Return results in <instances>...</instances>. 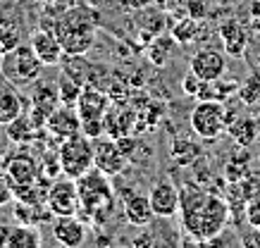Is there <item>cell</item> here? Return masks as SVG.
Instances as JSON below:
<instances>
[{"instance_id": "6da1fadb", "label": "cell", "mask_w": 260, "mask_h": 248, "mask_svg": "<svg viewBox=\"0 0 260 248\" xmlns=\"http://www.w3.org/2000/svg\"><path fill=\"white\" fill-rule=\"evenodd\" d=\"M179 212L184 229L198 243L208 241L224 232L229 222V203L210 191H203L193 184H186L179 191Z\"/></svg>"}, {"instance_id": "7a4b0ae2", "label": "cell", "mask_w": 260, "mask_h": 248, "mask_svg": "<svg viewBox=\"0 0 260 248\" xmlns=\"http://www.w3.org/2000/svg\"><path fill=\"white\" fill-rule=\"evenodd\" d=\"M53 31L62 43L64 55H84L95 39L93 15L86 8H70L67 12L53 19Z\"/></svg>"}, {"instance_id": "3957f363", "label": "cell", "mask_w": 260, "mask_h": 248, "mask_svg": "<svg viewBox=\"0 0 260 248\" xmlns=\"http://www.w3.org/2000/svg\"><path fill=\"white\" fill-rule=\"evenodd\" d=\"M77 189H79L81 198V210L86 212L91 220H103L105 212H110L115 205V193L112 186L108 184V179L101 169H88L84 176L77 179Z\"/></svg>"}, {"instance_id": "277c9868", "label": "cell", "mask_w": 260, "mask_h": 248, "mask_svg": "<svg viewBox=\"0 0 260 248\" xmlns=\"http://www.w3.org/2000/svg\"><path fill=\"white\" fill-rule=\"evenodd\" d=\"M43 69L46 64L34 53L31 43H17L0 57V74L17 86H31L39 77H43Z\"/></svg>"}, {"instance_id": "5b68a950", "label": "cell", "mask_w": 260, "mask_h": 248, "mask_svg": "<svg viewBox=\"0 0 260 248\" xmlns=\"http://www.w3.org/2000/svg\"><path fill=\"white\" fill-rule=\"evenodd\" d=\"M110 110V98L98 86L86 84L77 100V112L81 117V134L88 138H98L105 134V112Z\"/></svg>"}, {"instance_id": "8992f818", "label": "cell", "mask_w": 260, "mask_h": 248, "mask_svg": "<svg viewBox=\"0 0 260 248\" xmlns=\"http://www.w3.org/2000/svg\"><path fill=\"white\" fill-rule=\"evenodd\" d=\"M57 158H60L62 176L79 179L93 167V138L84 134L64 138L62 144H57Z\"/></svg>"}, {"instance_id": "52a82bcc", "label": "cell", "mask_w": 260, "mask_h": 248, "mask_svg": "<svg viewBox=\"0 0 260 248\" xmlns=\"http://www.w3.org/2000/svg\"><path fill=\"white\" fill-rule=\"evenodd\" d=\"M191 129L198 138H205V141L222 136V131L227 129L222 100H198V105L191 112Z\"/></svg>"}, {"instance_id": "ba28073f", "label": "cell", "mask_w": 260, "mask_h": 248, "mask_svg": "<svg viewBox=\"0 0 260 248\" xmlns=\"http://www.w3.org/2000/svg\"><path fill=\"white\" fill-rule=\"evenodd\" d=\"M46 208L50 215H79L81 212V198L79 189H77V179L62 176V179H53V184L48 186V198Z\"/></svg>"}, {"instance_id": "9c48e42d", "label": "cell", "mask_w": 260, "mask_h": 248, "mask_svg": "<svg viewBox=\"0 0 260 248\" xmlns=\"http://www.w3.org/2000/svg\"><path fill=\"white\" fill-rule=\"evenodd\" d=\"M129 165V155L122 151L117 138H93V167L101 169L105 176H117L122 174Z\"/></svg>"}, {"instance_id": "30bf717a", "label": "cell", "mask_w": 260, "mask_h": 248, "mask_svg": "<svg viewBox=\"0 0 260 248\" xmlns=\"http://www.w3.org/2000/svg\"><path fill=\"white\" fill-rule=\"evenodd\" d=\"M46 134L55 138L57 144H62L64 138H72L81 134V117L74 105H57L55 110L46 117Z\"/></svg>"}, {"instance_id": "8fae6325", "label": "cell", "mask_w": 260, "mask_h": 248, "mask_svg": "<svg viewBox=\"0 0 260 248\" xmlns=\"http://www.w3.org/2000/svg\"><path fill=\"white\" fill-rule=\"evenodd\" d=\"M148 200H150V208H153V215L155 217H162V220H170L179 212V189L167 179H158L155 184L150 186V193H148Z\"/></svg>"}, {"instance_id": "7c38bea8", "label": "cell", "mask_w": 260, "mask_h": 248, "mask_svg": "<svg viewBox=\"0 0 260 248\" xmlns=\"http://www.w3.org/2000/svg\"><path fill=\"white\" fill-rule=\"evenodd\" d=\"M29 43H31L34 53L39 55V60L46 64V67H55V64H60L64 60L62 43L57 39V33L53 31V29H48V26L36 29V31L31 33V39H29Z\"/></svg>"}, {"instance_id": "4fadbf2b", "label": "cell", "mask_w": 260, "mask_h": 248, "mask_svg": "<svg viewBox=\"0 0 260 248\" xmlns=\"http://www.w3.org/2000/svg\"><path fill=\"white\" fill-rule=\"evenodd\" d=\"M227 53L222 50H215V48H203L198 50L196 55L191 57L189 62V69L193 74H198L203 81H215L220 79L224 69H227Z\"/></svg>"}, {"instance_id": "5bb4252c", "label": "cell", "mask_w": 260, "mask_h": 248, "mask_svg": "<svg viewBox=\"0 0 260 248\" xmlns=\"http://www.w3.org/2000/svg\"><path fill=\"white\" fill-rule=\"evenodd\" d=\"M29 105L31 103L19 93V86L0 74V124L8 127L10 122L17 120Z\"/></svg>"}, {"instance_id": "9a60e30c", "label": "cell", "mask_w": 260, "mask_h": 248, "mask_svg": "<svg viewBox=\"0 0 260 248\" xmlns=\"http://www.w3.org/2000/svg\"><path fill=\"white\" fill-rule=\"evenodd\" d=\"M86 224L81 222L77 215H57L53 220V236L60 246L77 248L86 241Z\"/></svg>"}, {"instance_id": "2e32d148", "label": "cell", "mask_w": 260, "mask_h": 248, "mask_svg": "<svg viewBox=\"0 0 260 248\" xmlns=\"http://www.w3.org/2000/svg\"><path fill=\"white\" fill-rule=\"evenodd\" d=\"M224 122H227L224 131L239 146L248 148V146L255 144V138H258V120H253L251 115H234V110L229 105H224Z\"/></svg>"}, {"instance_id": "e0dca14e", "label": "cell", "mask_w": 260, "mask_h": 248, "mask_svg": "<svg viewBox=\"0 0 260 248\" xmlns=\"http://www.w3.org/2000/svg\"><path fill=\"white\" fill-rule=\"evenodd\" d=\"M122 205H124V217L132 227H148L153 220V208H150L148 196L134 191V189H122Z\"/></svg>"}, {"instance_id": "ac0fdd59", "label": "cell", "mask_w": 260, "mask_h": 248, "mask_svg": "<svg viewBox=\"0 0 260 248\" xmlns=\"http://www.w3.org/2000/svg\"><path fill=\"white\" fill-rule=\"evenodd\" d=\"M29 103L31 108L41 110L43 115H50L60 105V91H57V81H50L46 77H39V79L31 84V93H29Z\"/></svg>"}, {"instance_id": "d6986e66", "label": "cell", "mask_w": 260, "mask_h": 248, "mask_svg": "<svg viewBox=\"0 0 260 248\" xmlns=\"http://www.w3.org/2000/svg\"><path fill=\"white\" fill-rule=\"evenodd\" d=\"M39 172H41L39 165H36L31 158H15V160H10L8 165H5V179L10 182L12 191L39 182L41 179Z\"/></svg>"}, {"instance_id": "ffe728a7", "label": "cell", "mask_w": 260, "mask_h": 248, "mask_svg": "<svg viewBox=\"0 0 260 248\" xmlns=\"http://www.w3.org/2000/svg\"><path fill=\"white\" fill-rule=\"evenodd\" d=\"M105 134L112 138H119V136H129L132 131L136 129V115L134 110L129 108H122V105H115L110 110L105 112Z\"/></svg>"}, {"instance_id": "44dd1931", "label": "cell", "mask_w": 260, "mask_h": 248, "mask_svg": "<svg viewBox=\"0 0 260 248\" xmlns=\"http://www.w3.org/2000/svg\"><path fill=\"white\" fill-rule=\"evenodd\" d=\"M220 36H222V48L224 53L232 57H239L244 55L246 48H248V36H246L244 26L239 24L237 19H227L220 24Z\"/></svg>"}, {"instance_id": "7402d4cb", "label": "cell", "mask_w": 260, "mask_h": 248, "mask_svg": "<svg viewBox=\"0 0 260 248\" xmlns=\"http://www.w3.org/2000/svg\"><path fill=\"white\" fill-rule=\"evenodd\" d=\"M39 246H41V234L36 229V224L17 222L10 227L8 248H39Z\"/></svg>"}, {"instance_id": "603a6c76", "label": "cell", "mask_w": 260, "mask_h": 248, "mask_svg": "<svg viewBox=\"0 0 260 248\" xmlns=\"http://www.w3.org/2000/svg\"><path fill=\"white\" fill-rule=\"evenodd\" d=\"M57 91H60V103L74 105V108H77V100H79L81 91H84V81H79L74 74L62 69L60 79H57Z\"/></svg>"}, {"instance_id": "cb8c5ba5", "label": "cell", "mask_w": 260, "mask_h": 248, "mask_svg": "<svg viewBox=\"0 0 260 248\" xmlns=\"http://www.w3.org/2000/svg\"><path fill=\"white\" fill-rule=\"evenodd\" d=\"M237 96L244 105H260V72H251L244 84H239Z\"/></svg>"}, {"instance_id": "d4e9b609", "label": "cell", "mask_w": 260, "mask_h": 248, "mask_svg": "<svg viewBox=\"0 0 260 248\" xmlns=\"http://www.w3.org/2000/svg\"><path fill=\"white\" fill-rule=\"evenodd\" d=\"M172 155L174 160L181 162V165H189L198 158V148L189 141H174V148H172Z\"/></svg>"}, {"instance_id": "484cf974", "label": "cell", "mask_w": 260, "mask_h": 248, "mask_svg": "<svg viewBox=\"0 0 260 248\" xmlns=\"http://www.w3.org/2000/svg\"><path fill=\"white\" fill-rule=\"evenodd\" d=\"M196 36H198V24L193 17L181 19V24L174 26V39L179 43H191V41H196Z\"/></svg>"}, {"instance_id": "4316f807", "label": "cell", "mask_w": 260, "mask_h": 248, "mask_svg": "<svg viewBox=\"0 0 260 248\" xmlns=\"http://www.w3.org/2000/svg\"><path fill=\"white\" fill-rule=\"evenodd\" d=\"M203 84L205 81L198 77V74H193L189 69V74L184 77V81H181V91L186 93V96H193V98H198V93H201V88H203Z\"/></svg>"}, {"instance_id": "83f0119b", "label": "cell", "mask_w": 260, "mask_h": 248, "mask_svg": "<svg viewBox=\"0 0 260 248\" xmlns=\"http://www.w3.org/2000/svg\"><path fill=\"white\" fill-rule=\"evenodd\" d=\"M19 43V33L15 29H0V57Z\"/></svg>"}, {"instance_id": "f1b7e54d", "label": "cell", "mask_w": 260, "mask_h": 248, "mask_svg": "<svg viewBox=\"0 0 260 248\" xmlns=\"http://www.w3.org/2000/svg\"><path fill=\"white\" fill-rule=\"evenodd\" d=\"M244 212H246V222L258 229V227H260V196H253V198L246 203Z\"/></svg>"}, {"instance_id": "f546056e", "label": "cell", "mask_w": 260, "mask_h": 248, "mask_svg": "<svg viewBox=\"0 0 260 248\" xmlns=\"http://www.w3.org/2000/svg\"><path fill=\"white\" fill-rule=\"evenodd\" d=\"M12 196H15V191H12L10 182L5 179V176H0V205H5V203H8Z\"/></svg>"}, {"instance_id": "4dcf8cb0", "label": "cell", "mask_w": 260, "mask_h": 248, "mask_svg": "<svg viewBox=\"0 0 260 248\" xmlns=\"http://www.w3.org/2000/svg\"><path fill=\"white\" fill-rule=\"evenodd\" d=\"M251 24L260 31V0H253L251 3Z\"/></svg>"}, {"instance_id": "1f68e13d", "label": "cell", "mask_w": 260, "mask_h": 248, "mask_svg": "<svg viewBox=\"0 0 260 248\" xmlns=\"http://www.w3.org/2000/svg\"><path fill=\"white\" fill-rule=\"evenodd\" d=\"M10 241V224H0V248H8Z\"/></svg>"}, {"instance_id": "d6a6232c", "label": "cell", "mask_w": 260, "mask_h": 248, "mask_svg": "<svg viewBox=\"0 0 260 248\" xmlns=\"http://www.w3.org/2000/svg\"><path fill=\"white\" fill-rule=\"evenodd\" d=\"M258 234H260V227H258Z\"/></svg>"}]
</instances>
